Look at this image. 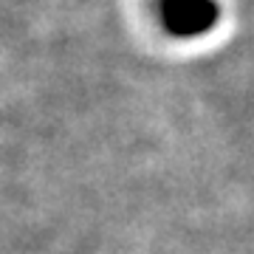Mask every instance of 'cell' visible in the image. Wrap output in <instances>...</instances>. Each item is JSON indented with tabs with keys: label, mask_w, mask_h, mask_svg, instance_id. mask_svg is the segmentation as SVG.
I'll return each instance as SVG.
<instances>
[{
	"label": "cell",
	"mask_w": 254,
	"mask_h": 254,
	"mask_svg": "<svg viewBox=\"0 0 254 254\" xmlns=\"http://www.w3.org/2000/svg\"><path fill=\"white\" fill-rule=\"evenodd\" d=\"M161 26L175 37H198L218 23L215 0H158L155 3Z\"/></svg>",
	"instance_id": "6da1fadb"
}]
</instances>
